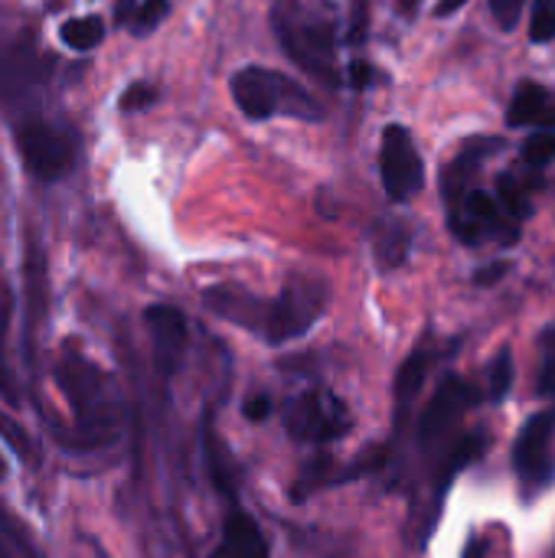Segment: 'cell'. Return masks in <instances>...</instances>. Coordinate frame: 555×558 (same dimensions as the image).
Returning a JSON list of instances; mask_svg holds the SVG:
<instances>
[{
    "label": "cell",
    "mask_w": 555,
    "mask_h": 558,
    "mask_svg": "<svg viewBox=\"0 0 555 558\" xmlns=\"http://www.w3.org/2000/svg\"><path fill=\"white\" fill-rule=\"evenodd\" d=\"M209 558H268V539L249 513L236 510L229 513L222 539Z\"/></svg>",
    "instance_id": "obj_12"
},
{
    "label": "cell",
    "mask_w": 555,
    "mask_h": 558,
    "mask_svg": "<svg viewBox=\"0 0 555 558\" xmlns=\"http://www.w3.org/2000/svg\"><path fill=\"white\" fill-rule=\"evenodd\" d=\"M275 36L285 49V56L307 72L311 78H321L327 85L340 82L337 65V29L334 16L327 10L304 7L301 0H278L272 10Z\"/></svg>",
    "instance_id": "obj_1"
},
{
    "label": "cell",
    "mask_w": 555,
    "mask_h": 558,
    "mask_svg": "<svg viewBox=\"0 0 555 558\" xmlns=\"http://www.w3.org/2000/svg\"><path fill=\"white\" fill-rule=\"evenodd\" d=\"M497 203H500L504 213H507L510 219H517V222H523L527 216H533V206H530L527 193L520 190V183H514L510 173H504L500 183H497Z\"/></svg>",
    "instance_id": "obj_18"
},
{
    "label": "cell",
    "mask_w": 555,
    "mask_h": 558,
    "mask_svg": "<svg viewBox=\"0 0 555 558\" xmlns=\"http://www.w3.org/2000/svg\"><path fill=\"white\" fill-rule=\"evenodd\" d=\"M366 36H370V0H353L347 16V43L363 46Z\"/></svg>",
    "instance_id": "obj_23"
},
{
    "label": "cell",
    "mask_w": 555,
    "mask_h": 558,
    "mask_svg": "<svg viewBox=\"0 0 555 558\" xmlns=\"http://www.w3.org/2000/svg\"><path fill=\"white\" fill-rule=\"evenodd\" d=\"M497 144H500V141H478V144H468L464 154H458L455 163L445 167V173H442V193H445V199H448L451 209L471 193L468 183H474V173H478V167H481V160H484V150H494Z\"/></svg>",
    "instance_id": "obj_14"
},
{
    "label": "cell",
    "mask_w": 555,
    "mask_h": 558,
    "mask_svg": "<svg viewBox=\"0 0 555 558\" xmlns=\"http://www.w3.org/2000/svg\"><path fill=\"white\" fill-rule=\"evenodd\" d=\"M379 170H383V186L393 203H409L425 186V163L419 157V147L412 141L409 128L389 124L383 131Z\"/></svg>",
    "instance_id": "obj_6"
},
{
    "label": "cell",
    "mask_w": 555,
    "mask_h": 558,
    "mask_svg": "<svg viewBox=\"0 0 555 558\" xmlns=\"http://www.w3.org/2000/svg\"><path fill=\"white\" fill-rule=\"evenodd\" d=\"M285 425L298 441L321 445V441L340 438L350 428V415H347L343 402L334 399L330 392H307L288 409Z\"/></svg>",
    "instance_id": "obj_7"
},
{
    "label": "cell",
    "mask_w": 555,
    "mask_h": 558,
    "mask_svg": "<svg viewBox=\"0 0 555 558\" xmlns=\"http://www.w3.org/2000/svg\"><path fill=\"white\" fill-rule=\"evenodd\" d=\"M471 405V386L458 376L445 379L438 386V392L432 396L429 409L422 412V422H419V438L422 445H435L448 428L458 425V418L464 415V409Z\"/></svg>",
    "instance_id": "obj_10"
},
{
    "label": "cell",
    "mask_w": 555,
    "mask_h": 558,
    "mask_svg": "<svg viewBox=\"0 0 555 558\" xmlns=\"http://www.w3.org/2000/svg\"><path fill=\"white\" fill-rule=\"evenodd\" d=\"M3 477H7V461L0 458V481H3Z\"/></svg>",
    "instance_id": "obj_33"
},
{
    "label": "cell",
    "mask_w": 555,
    "mask_h": 558,
    "mask_svg": "<svg viewBox=\"0 0 555 558\" xmlns=\"http://www.w3.org/2000/svg\"><path fill=\"white\" fill-rule=\"evenodd\" d=\"M412 248V229L399 219V216H386L376 222L373 229V255L379 262V268L393 271L399 265H406Z\"/></svg>",
    "instance_id": "obj_15"
},
{
    "label": "cell",
    "mask_w": 555,
    "mask_h": 558,
    "mask_svg": "<svg viewBox=\"0 0 555 558\" xmlns=\"http://www.w3.org/2000/svg\"><path fill=\"white\" fill-rule=\"evenodd\" d=\"M507 271H510V265H507V262H491L487 268H481V271L474 275V281H478L481 288H491V284H497Z\"/></svg>",
    "instance_id": "obj_29"
},
{
    "label": "cell",
    "mask_w": 555,
    "mask_h": 558,
    "mask_svg": "<svg viewBox=\"0 0 555 558\" xmlns=\"http://www.w3.org/2000/svg\"><path fill=\"white\" fill-rule=\"evenodd\" d=\"M232 101L252 121H265L278 111L291 118H304V121L321 118L314 95L301 82L285 78L262 65H245L232 75Z\"/></svg>",
    "instance_id": "obj_2"
},
{
    "label": "cell",
    "mask_w": 555,
    "mask_h": 558,
    "mask_svg": "<svg viewBox=\"0 0 555 558\" xmlns=\"http://www.w3.org/2000/svg\"><path fill=\"white\" fill-rule=\"evenodd\" d=\"M555 157V131H536L523 144V160L530 167H546Z\"/></svg>",
    "instance_id": "obj_21"
},
{
    "label": "cell",
    "mask_w": 555,
    "mask_h": 558,
    "mask_svg": "<svg viewBox=\"0 0 555 558\" xmlns=\"http://www.w3.org/2000/svg\"><path fill=\"white\" fill-rule=\"evenodd\" d=\"M540 396L555 402V327L540 340Z\"/></svg>",
    "instance_id": "obj_19"
},
{
    "label": "cell",
    "mask_w": 555,
    "mask_h": 558,
    "mask_svg": "<svg viewBox=\"0 0 555 558\" xmlns=\"http://www.w3.org/2000/svg\"><path fill=\"white\" fill-rule=\"evenodd\" d=\"M144 324H147V333L154 343L157 366H160V373L170 376L180 366L183 350H186V317L173 304H150L144 311Z\"/></svg>",
    "instance_id": "obj_9"
},
{
    "label": "cell",
    "mask_w": 555,
    "mask_h": 558,
    "mask_svg": "<svg viewBox=\"0 0 555 558\" xmlns=\"http://www.w3.org/2000/svg\"><path fill=\"white\" fill-rule=\"evenodd\" d=\"M448 222H451V232L464 245H478L484 239L517 245V239H520V222L510 219L504 213V206L494 196L481 193V190H471L455 209H448Z\"/></svg>",
    "instance_id": "obj_5"
},
{
    "label": "cell",
    "mask_w": 555,
    "mask_h": 558,
    "mask_svg": "<svg viewBox=\"0 0 555 558\" xmlns=\"http://www.w3.org/2000/svg\"><path fill=\"white\" fill-rule=\"evenodd\" d=\"M530 39L533 43H553L555 39V7L553 3H533L530 16Z\"/></svg>",
    "instance_id": "obj_24"
},
{
    "label": "cell",
    "mask_w": 555,
    "mask_h": 558,
    "mask_svg": "<svg viewBox=\"0 0 555 558\" xmlns=\"http://www.w3.org/2000/svg\"><path fill=\"white\" fill-rule=\"evenodd\" d=\"M157 101V88L154 85H147V82H134V85H128L124 92H121V111H144V108H150Z\"/></svg>",
    "instance_id": "obj_25"
},
{
    "label": "cell",
    "mask_w": 555,
    "mask_h": 558,
    "mask_svg": "<svg viewBox=\"0 0 555 558\" xmlns=\"http://www.w3.org/2000/svg\"><path fill=\"white\" fill-rule=\"evenodd\" d=\"M464 3H468V0H442L435 13H438V16H448V13H455V10H461Z\"/></svg>",
    "instance_id": "obj_31"
},
{
    "label": "cell",
    "mask_w": 555,
    "mask_h": 558,
    "mask_svg": "<svg viewBox=\"0 0 555 558\" xmlns=\"http://www.w3.org/2000/svg\"><path fill=\"white\" fill-rule=\"evenodd\" d=\"M510 383H514V356H510V350H500V356H497L494 366H491V379H487V396H491V402L507 399Z\"/></svg>",
    "instance_id": "obj_20"
},
{
    "label": "cell",
    "mask_w": 555,
    "mask_h": 558,
    "mask_svg": "<svg viewBox=\"0 0 555 558\" xmlns=\"http://www.w3.org/2000/svg\"><path fill=\"white\" fill-rule=\"evenodd\" d=\"M429 366H432V356L422 353V350L402 363V369H399V376H396V396H399L402 405H409V402L419 396V389H422V383H425V376H429Z\"/></svg>",
    "instance_id": "obj_17"
},
{
    "label": "cell",
    "mask_w": 555,
    "mask_h": 558,
    "mask_svg": "<svg viewBox=\"0 0 555 558\" xmlns=\"http://www.w3.org/2000/svg\"><path fill=\"white\" fill-rule=\"evenodd\" d=\"M245 418L249 422H265L268 415H272V399L268 396H252L249 402H245Z\"/></svg>",
    "instance_id": "obj_28"
},
{
    "label": "cell",
    "mask_w": 555,
    "mask_h": 558,
    "mask_svg": "<svg viewBox=\"0 0 555 558\" xmlns=\"http://www.w3.org/2000/svg\"><path fill=\"white\" fill-rule=\"evenodd\" d=\"M540 3H553V7H555V0H540Z\"/></svg>",
    "instance_id": "obj_34"
},
{
    "label": "cell",
    "mask_w": 555,
    "mask_h": 558,
    "mask_svg": "<svg viewBox=\"0 0 555 558\" xmlns=\"http://www.w3.org/2000/svg\"><path fill=\"white\" fill-rule=\"evenodd\" d=\"M170 13V3L167 0H144L137 10H134V20H131V29L137 33V36H144V33H150L154 26H160V20Z\"/></svg>",
    "instance_id": "obj_22"
},
{
    "label": "cell",
    "mask_w": 555,
    "mask_h": 558,
    "mask_svg": "<svg viewBox=\"0 0 555 558\" xmlns=\"http://www.w3.org/2000/svg\"><path fill=\"white\" fill-rule=\"evenodd\" d=\"M203 301H206V307H209L213 314H219V317H226V320H232V324H239V327L255 330V333L265 337V327H268V304H272V301H262V298H255V294H249V291H242V288H229V284L209 288V291L203 294Z\"/></svg>",
    "instance_id": "obj_11"
},
{
    "label": "cell",
    "mask_w": 555,
    "mask_h": 558,
    "mask_svg": "<svg viewBox=\"0 0 555 558\" xmlns=\"http://www.w3.org/2000/svg\"><path fill=\"white\" fill-rule=\"evenodd\" d=\"M16 147H20L23 167L43 183H52L75 167L72 134L52 128L49 121H23L16 128Z\"/></svg>",
    "instance_id": "obj_4"
},
{
    "label": "cell",
    "mask_w": 555,
    "mask_h": 558,
    "mask_svg": "<svg viewBox=\"0 0 555 558\" xmlns=\"http://www.w3.org/2000/svg\"><path fill=\"white\" fill-rule=\"evenodd\" d=\"M0 432H3V438H7L13 448H20V454H23V458H29V441H26V435H23L13 422H7L3 415H0Z\"/></svg>",
    "instance_id": "obj_30"
},
{
    "label": "cell",
    "mask_w": 555,
    "mask_h": 558,
    "mask_svg": "<svg viewBox=\"0 0 555 558\" xmlns=\"http://www.w3.org/2000/svg\"><path fill=\"white\" fill-rule=\"evenodd\" d=\"M553 435H555V412L546 409L540 415H533L517 445H514V468L520 474L523 484L533 487H546L553 481L555 464H553Z\"/></svg>",
    "instance_id": "obj_8"
},
{
    "label": "cell",
    "mask_w": 555,
    "mask_h": 558,
    "mask_svg": "<svg viewBox=\"0 0 555 558\" xmlns=\"http://www.w3.org/2000/svg\"><path fill=\"white\" fill-rule=\"evenodd\" d=\"M59 39H62V46H69L75 52H88V49L101 46L105 20L101 16H72L59 26Z\"/></svg>",
    "instance_id": "obj_16"
},
{
    "label": "cell",
    "mask_w": 555,
    "mask_h": 558,
    "mask_svg": "<svg viewBox=\"0 0 555 558\" xmlns=\"http://www.w3.org/2000/svg\"><path fill=\"white\" fill-rule=\"evenodd\" d=\"M415 3H419V0H399V7H402V13H406V16H412V13H415Z\"/></svg>",
    "instance_id": "obj_32"
},
{
    "label": "cell",
    "mask_w": 555,
    "mask_h": 558,
    "mask_svg": "<svg viewBox=\"0 0 555 558\" xmlns=\"http://www.w3.org/2000/svg\"><path fill=\"white\" fill-rule=\"evenodd\" d=\"M507 124L510 128H555V98L550 88H543L540 82H523L510 101L507 111Z\"/></svg>",
    "instance_id": "obj_13"
},
{
    "label": "cell",
    "mask_w": 555,
    "mask_h": 558,
    "mask_svg": "<svg viewBox=\"0 0 555 558\" xmlns=\"http://www.w3.org/2000/svg\"><path fill=\"white\" fill-rule=\"evenodd\" d=\"M523 10H527V0H491V13H494V20H497L504 29L520 26Z\"/></svg>",
    "instance_id": "obj_27"
},
{
    "label": "cell",
    "mask_w": 555,
    "mask_h": 558,
    "mask_svg": "<svg viewBox=\"0 0 555 558\" xmlns=\"http://www.w3.org/2000/svg\"><path fill=\"white\" fill-rule=\"evenodd\" d=\"M327 304V288L317 278H304L294 275L281 298H275L268 304V327H265V340L268 343H288L301 333L311 330V324L324 314Z\"/></svg>",
    "instance_id": "obj_3"
},
{
    "label": "cell",
    "mask_w": 555,
    "mask_h": 558,
    "mask_svg": "<svg viewBox=\"0 0 555 558\" xmlns=\"http://www.w3.org/2000/svg\"><path fill=\"white\" fill-rule=\"evenodd\" d=\"M347 82L353 88H373V85H383L386 82V72H379L376 65H370L366 59H353L347 65Z\"/></svg>",
    "instance_id": "obj_26"
}]
</instances>
